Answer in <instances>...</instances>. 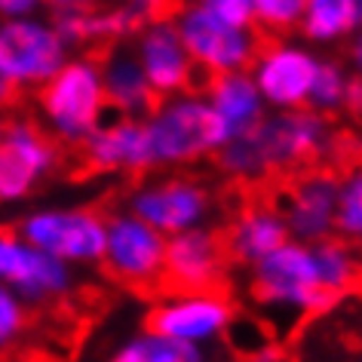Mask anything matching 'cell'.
Instances as JSON below:
<instances>
[{
    "instance_id": "4dcf8cb0",
    "label": "cell",
    "mask_w": 362,
    "mask_h": 362,
    "mask_svg": "<svg viewBox=\"0 0 362 362\" xmlns=\"http://www.w3.org/2000/svg\"><path fill=\"white\" fill-rule=\"evenodd\" d=\"M40 6H43V0H0V22L34 16V13H40Z\"/></svg>"
},
{
    "instance_id": "d6986e66",
    "label": "cell",
    "mask_w": 362,
    "mask_h": 362,
    "mask_svg": "<svg viewBox=\"0 0 362 362\" xmlns=\"http://www.w3.org/2000/svg\"><path fill=\"white\" fill-rule=\"evenodd\" d=\"M98 71H102L107 114L129 117V120H144L151 114V107L157 105V95L151 93L129 47H123V43L107 47V52L98 59Z\"/></svg>"
},
{
    "instance_id": "603a6c76",
    "label": "cell",
    "mask_w": 362,
    "mask_h": 362,
    "mask_svg": "<svg viewBox=\"0 0 362 362\" xmlns=\"http://www.w3.org/2000/svg\"><path fill=\"white\" fill-rule=\"evenodd\" d=\"M359 98H362V86H359L356 71H350L344 62L320 59L310 93H307V111L329 120V117L347 111V107L359 111Z\"/></svg>"
},
{
    "instance_id": "d6a6232c",
    "label": "cell",
    "mask_w": 362,
    "mask_h": 362,
    "mask_svg": "<svg viewBox=\"0 0 362 362\" xmlns=\"http://www.w3.org/2000/svg\"><path fill=\"white\" fill-rule=\"evenodd\" d=\"M16 95H19V93H16V86L4 74H0V111H4V107H10L16 102Z\"/></svg>"
},
{
    "instance_id": "2e32d148",
    "label": "cell",
    "mask_w": 362,
    "mask_h": 362,
    "mask_svg": "<svg viewBox=\"0 0 362 362\" xmlns=\"http://www.w3.org/2000/svg\"><path fill=\"white\" fill-rule=\"evenodd\" d=\"M334 191H338V175L322 169L304 172L286 187L279 215L286 221L288 240L316 246L334 237Z\"/></svg>"
},
{
    "instance_id": "e575fe53",
    "label": "cell",
    "mask_w": 362,
    "mask_h": 362,
    "mask_svg": "<svg viewBox=\"0 0 362 362\" xmlns=\"http://www.w3.org/2000/svg\"><path fill=\"white\" fill-rule=\"evenodd\" d=\"M304 4H316V0H304Z\"/></svg>"
},
{
    "instance_id": "3957f363",
    "label": "cell",
    "mask_w": 362,
    "mask_h": 362,
    "mask_svg": "<svg viewBox=\"0 0 362 362\" xmlns=\"http://www.w3.org/2000/svg\"><path fill=\"white\" fill-rule=\"evenodd\" d=\"M144 129H148L153 153V169L194 166V163L215 157L230 141L200 89L160 98L144 117Z\"/></svg>"
},
{
    "instance_id": "ba28073f",
    "label": "cell",
    "mask_w": 362,
    "mask_h": 362,
    "mask_svg": "<svg viewBox=\"0 0 362 362\" xmlns=\"http://www.w3.org/2000/svg\"><path fill=\"white\" fill-rule=\"evenodd\" d=\"M172 25H175L187 59H191L194 68L203 71L206 77L249 71L252 59H255V52L261 47V37L255 28H233V25H224L221 19L206 13L203 6H197L194 0L175 13Z\"/></svg>"
},
{
    "instance_id": "83f0119b",
    "label": "cell",
    "mask_w": 362,
    "mask_h": 362,
    "mask_svg": "<svg viewBox=\"0 0 362 362\" xmlns=\"http://www.w3.org/2000/svg\"><path fill=\"white\" fill-rule=\"evenodd\" d=\"M28 329V304L6 286H0V350L13 347Z\"/></svg>"
},
{
    "instance_id": "f1b7e54d",
    "label": "cell",
    "mask_w": 362,
    "mask_h": 362,
    "mask_svg": "<svg viewBox=\"0 0 362 362\" xmlns=\"http://www.w3.org/2000/svg\"><path fill=\"white\" fill-rule=\"evenodd\" d=\"M209 16L233 28H252V0H194Z\"/></svg>"
},
{
    "instance_id": "1f68e13d",
    "label": "cell",
    "mask_w": 362,
    "mask_h": 362,
    "mask_svg": "<svg viewBox=\"0 0 362 362\" xmlns=\"http://www.w3.org/2000/svg\"><path fill=\"white\" fill-rule=\"evenodd\" d=\"M43 6H49L56 16H65V13H77L93 6V0H43Z\"/></svg>"
},
{
    "instance_id": "484cf974",
    "label": "cell",
    "mask_w": 362,
    "mask_h": 362,
    "mask_svg": "<svg viewBox=\"0 0 362 362\" xmlns=\"http://www.w3.org/2000/svg\"><path fill=\"white\" fill-rule=\"evenodd\" d=\"M111 362H206V359H203L200 347H194V344L160 338V334L144 332L141 338L126 344Z\"/></svg>"
},
{
    "instance_id": "8992f818",
    "label": "cell",
    "mask_w": 362,
    "mask_h": 362,
    "mask_svg": "<svg viewBox=\"0 0 362 362\" xmlns=\"http://www.w3.org/2000/svg\"><path fill=\"white\" fill-rule=\"evenodd\" d=\"M71 56L56 22L34 13L25 19L0 22V74L22 89H37L65 65Z\"/></svg>"
},
{
    "instance_id": "7a4b0ae2",
    "label": "cell",
    "mask_w": 362,
    "mask_h": 362,
    "mask_svg": "<svg viewBox=\"0 0 362 362\" xmlns=\"http://www.w3.org/2000/svg\"><path fill=\"white\" fill-rule=\"evenodd\" d=\"M37 123L56 144L80 148L107 120L98 59L89 52L68 56V62L34 93Z\"/></svg>"
},
{
    "instance_id": "4316f807",
    "label": "cell",
    "mask_w": 362,
    "mask_h": 362,
    "mask_svg": "<svg viewBox=\"0 0 362 362\" xmlns=\"http://www.w3.org/2000/svg\"><path fill=\"white\" fill-rule=\"evenodd\" d=\"M304 6V0H252V28L270 37H288L301 25Z\"/></svg>"
},
{
    "instance_id": "ffe728a7",
    "label": "cell",
    "mask_w": 362,
    "mask_h": 362,
    "mask_svg": "<svg viewBox=\"0 0 362 362\" xmlns=\"http://www.w3.org/2000/svg\"><path fill=\"white\" fill-rule=\"evenodd\" d=\"M203 98L209 105V111L215 114V120L221 123V129L228 132V139H237V135H246L249 129H255L267 114L249 71L209 77Z\"/></svg>"
},
{
    "instance_id": "6da1fadb",
    "label": "cell",
    "mask_w": 362,
    "mask_h": 362,
    "mask_svg": "<svg viewBox=\"0 0 362 362\" xmlns=\"http://www.w3.org/2000/svg\"><path fill=\"white\" fill-rule=\"evenodd\" d=\"M334 144V129L325 117L313 111L264 114L255 129L230 139L215 153L218 169L233 181H261L276 172L301 169L320 160Z\"/></svg>"
},
{
    "instance_id": "9a60e30c",
    "label": "cell",
    "mask_w": 362,
    "mask_h": 362,
    "mask_svg": "<svg viewBox=\"0 0 362 362\" xmlns=\"http://www.w3.org/2000/svg\"><path fill=\"white\" fill-rule=\"evenodd\" d=\"M132 56L139 62L144 80H148L151 93L160 98L178 95L194 89L197 83V68L194 62L187 59L185 47H181V37L175 31L172 19H153L148 25H141L135 31V43H132Z\"/></svg>"
},
{
    "instance_id": "7c38bea8",
    "label": "cell",
    "mask_w": 362,
    "mask_h": 362,
    "mask_svg": "<svg viewBox=\"0 0 362 362\" xmlns=\"http://www.w3.org/2000/svg\"><path fill=\"white\" fill-rule=\"evenodd\" d=\"M228 252H224L221 233L212 228L185 230L166 237V255H163V279L172 295L181 292H218L224 274H228Z\"/></svg>"
},
{
    "instance_id": "5bb4252c",
    "label": "cell",
    "mask_w": 362,
    "mask_h": 362,
    "mask_svg": "<svg viewBox=\"0 0 362 362\" xmlns=\"http://www.w3.org/2000/svg\"><path fill=\"white\" fill-rule=\"evenodd\" d=\"M233 304L221 292H181L169 295L148 313V332L160 338L185 341L200 347L228 332L233 320Z\"/></svg>"
},
{
    "instance_id": "9c48e42d",
    "label": "cell",
    "mask_w": 362,
    "mask_h": 362,
    "mask_svg": "<svg viewBox=\"0 0 362 362\" xmlns=\"http://www.w3.org/2000/svg\"><path fill=\"white\" fill-rule=\"evenodd\" d=\"M316 68H320V56L304 40L270 37L258 47L249 65V77L267 114H286L307 107V93H310Z\"/></svg>"
},
{
    "instance_id": "ac0fdd59",
    "label": "cell",
    "mask_w": 362,
    "mask_h": 362,
    "mask_svg": "<svg viewBox=\"0 0 362 362\" xmlns=\"http://www.w3.org/2000/svg\"><path fill=\"white\" fill-rule=\"evenodd\" d=\"M221 243L230 261L255 267L258 261H264L283 243H288V230L283 215H279V206L264 200L249 203L246 209L237 212V218L228 228V237H221Z\"/></svg>"
},
{
    "instance_id": "52a82bcc",
    "label": "cell",
    "mask_w": 362,
    "mask_h": 362,
    "mask_svg": "<svg viewBox=\"0 0 362 362\" xmlns=\"http://www.w3.org/2000/svg\"><path fill=\"white\" fill-rule=\"evenodd\" d=\"M126 209L163 237L206 228L215 212V197L200 178L191 175H157L141 181L126 197Z\"/></svg>"
},
{
    "instance_id": "8fae6325",
    "label": "cell",
    "mask_w": 362,
    "mask_h": 362,
    "mask_svg": "<svg viewBox=\"0 0 362 362\" xmlns=\"http://www.w3.org/2000/svg\"><path fill=\"white\" fill-rule=\"evenodd\" d=\"M56 166L59 144L28 117L10 120L0 141V203H25L47 185Z\"/></svg>"
},
{
    "instance_id": "4fadbf2b",
    "label": "cell",
    "mask_w": 362,
    "mask_h": 362,
    "mask_svg": "<svg viewBox=\"0 0 362 362\" xmlns=\"http://www.w3.org/2000/svg\"><path fill=\"white\" fill-rule=\"evenodd\" d=\"M0 286L16 292L25 304H43L71 292L74 270L43 255L16 230H0Z\"/></svg>"
},
{
    "instance_id": "cb8c5ba5",
    "label": "cell",
    "mask_w": 362,
    "mask_h": 362,
    "mask_svg": "<svg viewBox=\"0 0 362 362\" xmlns=\"http://www.w3.org/2000/svg\"><path fill=\"white\" fill-rule=\"evenodd\" d=\"M310 249H313V267H316V279H320L322 292L332 295L334 301H341L347 292H353L356 276H359L356 246H350V243H344L338 237H329Z\"/></svg>"
},
{
    "instance_id": "277c9868",
    "label": "cell",
    "mask_w": 362,
    "mask_h": 362,
    "mask_svg": "<svg viewBox=\"0 0 362 362\" xmlns=\"http://www.w3.org/2000/svg\"><path fill=\"white\" fill-rule=\"evenodd\" d=\"M16 233L71 270L93 267L105 249V215L93 206H40L22 215Z\"/></svg>"
},
{
    "instance_id": "44dd1931",
    "label": "cell",
    "mask_w": 362,
    "mask_h": 362,
    "mask_svg": "<svg viewBox=\"0 0 362 362\" xmlns=\"http://www.w3.org/2000/svg\"><path fill=\"white\" fill-rule=\"evenodd\" d=\"M52 22H56L62 40L68 43V49L98 47V43H102V47H117V43H123L126 37H132V34L139 31V22H135L120 4L102 6V10L86 6V10H77V13L56 16Z\"/></svg>"
},
{
    "instance_id": "f546056e",
    "label": "cell",
    "mask_w": 362,
    "mask_h": 362,
    "mask_svg": "<svg viewBox=\"0 0 362 362\" xmlns=\"http://www.w3.org/2000/svg\"><path fill=\"white\" fill-rule=\"evenodd\" d=\"M120 6L132 16L135 22H139V28H141V25L160 19V13H163V6H166V0H120Z\"/></svg>"
},
{
    "instance_id": "836d02e7",
    "label": "cell",
    "mask_w": 362,
    "mask_h": 362,
    "mask_svg": "<svg viewBox=\"0 0 362 362\" xmlns=\"http://www.w3.org/2000/svg\"><path fill=\"white\" fill-rule=\"evenodd\" d=\"M4 132H6V120L0 117V141H4Z\"/></svg>"
},
{
    "instance_id": "d4e9b609",
    "label": "cell",
    "mask_w": 362,
    "mask_h": 362,
    "mask_svg": "<svg viewBox=\"0 0 362 362\" xmlns=\"http://www.w3.org/2000/svg\"><path fill=\"white\" fill-rule=\"evenodd\" d=\"M334 237L356 246L362 237V172L353 166L338 175L334 191Z\"/></svg>"
},
{
    "instance_id": "5b68a950",
    "label": "cell",
    "mask_w": 362,
    "mask_h": 362,
    "mask_svg": "<svg viewBox=\"0 0 362 362\" xmlns=\"http://www.w3.org/2000/svg\"><path fill=\"white\" fill-rule=\"evenodd\" d=\"M252 292L264 307L295 316H320L338 304L316 279L313 249L295 240L283 243L274 255L252 267Z\"/></svg>"
},
{
    "instance_id": "30bf717a",
    "label": "cell",
    "mask_w": 362,
    "mask_h": 362,
    "mask_svg": "<svg viewBox=\"0 0 362 362\" xmlns=\"http://www.w3.org/2000/svg\"><path fill=\"white\" fill-rule=\"evenodd\" d=\"M163 255H166V237L135 218L129 209L105 215V249L98 264L111 279L129 288L160 286Z\"/></svg>"
},
{
    "instance_id": "e0dca14e",
    "label": "cell",
    "mask_w": 362,
    "mask_h": 362,
    "mask_svg": "<svg viewBox=\"0 0 362 362\" xmlns=\"http://www.w3.org/2000/svg\"><path fill=\"white\" fill-rule=\"evenodd\" d=\"M86 169L98 175H144L153 169V153L144 120L111 117L80 144Z\"/></svg>"
},
{
    "instance_id": "7402d4cb",
    "label": "cell",
    "mask_w": 362,
    "mask_h": 362,
    "mask_svg": "<svg viewBox=\"0 0 362 362\" xmlns=\"http://www.w3.org/2000/svg\"><path fill=\"white\" fill-rule=\"evenodd\" d=\"M362 28V0H316L304 6L301 37L307 47H334L344 40H356Z\"/></svg>"
}]
</instances>
